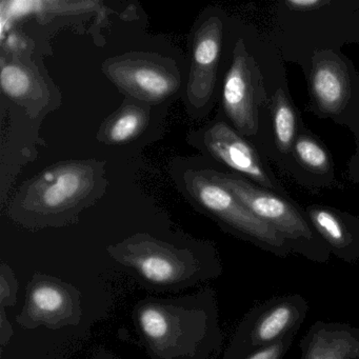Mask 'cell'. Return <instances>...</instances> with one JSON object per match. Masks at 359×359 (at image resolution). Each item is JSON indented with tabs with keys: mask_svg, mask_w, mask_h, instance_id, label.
I'll return each mask as SVG.
<instances>
[{
	"mask_svg": "<svg viewBox=\"0 0 359 359\" xmlns=\"http://www.w3.org/2000/svg\"><path fill=\"white\" fill-rule=\"evenodd\" d=\"M285 7L291 11L311 12L330 5L329 0H285Z\"/></svg>",
	"mask_w": 359,
	"mask_h": 359,
	"instance_id": "cell-21",
	"label": "cell"
},
{
	"mask_svg": "<svg viewBox=\"0 0 359 359\" xmlns=\"http://www.w3.org/2000/svg\"><path fill=\"white\" fill-rule=\"evenodd\" d=\"M203 144L213 158L237 175L266 190L287 195L255 149L228 123L216 121L210 125L203 132Z\"/></svg>",
	"mask_w": 359,
	"mask_h": 359,
	"instance_id": "cell-11",
	"label": "cell"
},
{
	"mask_svg": "<svg viewBox=\"0 0 359 359\" xmlns=\"http://www.w3.org/2000/svg\"><path fill=\"white\" fill-rule=\"evenodd\" d=\"M0 83L3 93L15 102L34 100V93L41 91V86L32 71L18 62L1 60Z\"/></svg>",
	"mask_w": 359,
	"mask_h": 359,
	"instance_id": "cell-18",
	"label": "cell"
},
{
	"mask_svg": "<svg viewBox=\"0 0 359 359\" xmlns=\"http://www.w3.org/2000/svg\"><path fill=\"white\" fill-rule=\"evenodd\" d=\"M81 292L71 283L51 275L36 273L28 285L26 304L16 316L24 329L46 327L50 330L81 323Z\"/></svg>",
	"mask_w": 359,
	"mask_h": 359,
	"instance_id": "cell-8",
	"label": "cell"
},
{
	"mask_svg": "<svg viewBox=\"0 0 359 359\" xmlns=\"http://www.w3.org/2000/svg\"><path fill=\"white\" fill-rule=\"evenodd\" d=\"M264 77L243 39L233 50L232 64L224 76L222 107L233 128L243 137H254L259 128V112L266 104Z\"/></svg>",
	"mask_w": 359,
	"mask_h": 359,
	"instance_id": "cell-7",
	"label": "cell"
},
{
	"mask_svg": "<svg viewBox=\"0 0 359 359\" xmlns=\"http://www.w3.org/2000/svg\"><path fill=\"white\" fill-rule=\"evenodd\" d=\"M0 310H1L0 312V346L4 348L9 344L14 332L11 323L6 315V309L0 308Z\"/></svg>",
	"mask_w": 359,
	"mask_h": 359,
	"instance_id": "cell-22",
	"label": "cell"
},
{
	"mask_svg": "<svg viewBox=\"0 0 359 359\" xmlns=\"http://www.w3.org/2000/svg\"><path fill=\"white\" fill-rule=\"evenodd\" d=\"M222 41L224 22L218 16L203 20L193 34L187 98L194 110L205 108L213 96Z\"/></svg>",
	"mask_w": 359,
	"mask_h": 359,
	"instance_id": "cell-12",
	"label": "cell"
},
{
	"mask_svg": "<svg viewBox=\"0 0 359 359\" xmlns=\"http://www.w3.org/2000/svg\"><path fill=\"white\" fill-rule=\"evenodd\" d=\"M304 212L331 255L348 264H359V217L323 205H309Z\"/></svg>",
	"mask_w": 359,
	"mask_h": 359,
	"instance_id": "cell-13",
	"label": "cell"
},
{
	"mask_svg": "<svg viewBox=\"0 0 359 359\" xmlns=\"http://www.w3.org/2000/svg\"><path fill=\"white\" fill-rule=\"evenodd\" d=\"M18 283L8 264L0 266V308L14 306L18 302Z\"/></svg>",
	"mask_w": 359,
	"mask_h": 359,
	"instance_id": "cell-19",
	"label": "cell"
},
{
	"mask_svg": "<svg viewBox=\"0 0 359 359\" xmlns=\"http://www.w3.org/2000/svg\"><path fill=\"white\" fill-rule=\"evenodd\" d=\"M94 359H117L114 355L111 353L107 352V351H100L97 354L95 355Z\"/></svg>",
	"mask_w": 359,
	"mask_h": 359,
	"instance_id": "cell-23",
	"label": "cell"
},
{
	"mask_svg": "<svg viewBox=\"0 0 359 359\" xmlns=\"http://www.w3.org/2000/svg\"><path fill=\"white\" fill-rule=\"evenodd\" d=\"M184 180V188L193 201L224 230L277 257L293 254L277 231L254 215L233 193L205 172H186Z\"/></svg>",
	"mask_w": 359,
	"mask_h": 359,
	"instance_id": "cell-5",
	"label": "cell"
},
{
	"mask_svg": "<svg viewBox=\"0 0 359 359\" xmlns=\"http://www.w3.org/2000/svg\"><path fill=\"white\" fill-rule=\"evenodd\" d=\"M148 123V108L129 102L104 121L98 140L107 144H127L140 135Z\"/></svg>",
	"mask_w": 359,
	"mask_h": 359,
	"instance_id": "cell-15",
	"label": "cell"
},
{
	"mask_svg": "<svg viewBox=\"0 0 359 359\" xmlns=\"http://www.w3.org/2000/svg\"><path fill=\"white\" fill-rule=\"evenodd\" d=\"M102 175L92 161L54 165L31 180L18 201L15 218L27 226H60L90 203Z\"/></svg>",
	"mask_w": 359,
	"mask_h": 359,
	"instance_id": "cell-3",
	"label": "cell"
},
{
	"mask_svg": "<svg viewBox=\"0 0 359 359\" xmlns=\"http://www.w3.org/2000/svg\"><path fill=\"white\" fill-rule=\"evenodd\" d=\"M308 312V302L299 294L279 296L254 306L237 325L222 359H247L298 332Z\"/></svg>",
	"mask_w": 359,
	"mask_h": 359,
	"instance_id": "cell-6",
	"label": "cell"
},
{
	"mask_svg": "<svg viewBox=\"0 0 359 359\" xmlns=\"http://www.w3.org/2000/svg\"><path fill=\"white\" fill-rule=\"evenodd\" d=\"M270 109L275 146L281 154H291L302 125L297 111L285 89L279 88L275 92L271 100Z\"/></svg>",
	"mask_w": 359,
	"mask_h": 359,
	"instance_id": "cell-16",
	"label": "cell"
},
{
	"mask_svg": "<svg viewBox=\"0 0 359 359\" xmlns=\"http://www.w3.org/2000/svg\"><path fill=\"white\" fill-rule=\"evenodd\" d=\"M350 64L334 52L320 51L312 58L310 94L314 112L321 118L344 123L353 100H358V85Z\"/></svg>",
	"mask_w": 359,
	"mask_h": 359,
	"instance_id": "cell-9",
	"label": "cell"
},
{
	"mask_svg": "<svg viewBox=\"0 0 359 359\" xmlns=\"http://www.w3.org/2000/svg\"><path fill=\"white\" fill-rule=\"evenodd\" d=\"M133 319L151 359H215L224 344L215 292L175 298H146Z\"/></svg>",
	"mask_w": 359,
	"mask_h": 359,
	"instance_id": "cell-1",
	"label": "cell"
},
{
	"mask_svg": "<svg viewBox=\"0 0 359 359\" xmlns=\"http://www.w3.org/2000/svg\"><path fill=\"white\" fill-rule=\"evenodd\" d=\"M107 251L150 291H180L222 272L217 252L209 243L180 245L140 233L109 245Z\"/></svg>",
	"mask_w": 359,
	"mask_h": 359,
	"instance_id": "cell-2",
	"label": "cell"
},
{
	"mask_svg": "<svg viewBox=\"0 0 359 359\" xmlns=\"http://www.w3.org/2000/svg\"><path fill=\"white\" fill-rule=\"evenodd\" d=\"M299 348L302 359H359V329L348 323L316 321Z\"/></svg>",
	"mask_w": 359,
	"mask_h": 359,
	"instance_id": "cell-14",
	"label": "cell"
},
{
	"mask_svg": "<svg viewBox=\"0 0 359 359\" xmlns=\"http://www.w3.org/2000/svg\"><path fill=\"white\" fill-rule=\"evenodd\" d=\"M104 72L119 89L147 104L163 102L180 87L177 71L152 58L125 56L108 60Z\"/></svg>",
	"mask_w": 359,
	"mask_h": 359,
	"instance_id": "cell-10",
	"label": "cell"
},
{
	"mask_svg": "<svg viewBox=\"0 0 359 359\" xmlns=\"http://www.w3.org/2000/svg\"><path fill=\"white\" fill-rule=\"evenodd\" d=\"M296 334H297V332L290 333L289 335L285 336L279 341L256 351L253 354L250 355L247 359H283L291 348L292 344H293Z\"/></svg>",
	"mask_w": 359,
	"mask_h": 359,
	"instance_id": "cell-20",
	"label": "cell"
},
{
	"mask_svg": "<svg viewBox=\"0 0 359 359\" xmlns=\"http://www.w3.org/2000/svg\"><path fill=\"white\" fill-rule=\"evenodd\" d=\"M291 156L299 168L312 175L329 178L334 176L333 163L329 151L304 126H300Z\"/></svg>",
	"mask_w": 359,
	"mask_h": 359,
	"instance_id": "cell-17",
	"label": "cell"
},
{
	"mask_svg": "<svg viewBox=\"0 0 359 359\" xmlns=\"http://www.w3.org/2000/svg\"><path fill=\"white\" fill-rule=\"evenodd\" d=\"M214 182L228 189L254 215L280 234L292 253L319 264L329 262L331 252L316 232L304 209L287 195L266 190L237 174L205 170Z\"/></svg>",
	"mask_w": 359,
	"mask_h": 359,
	"instance_id": "cell-4",
	"label": "cell"
}]
</instances>
